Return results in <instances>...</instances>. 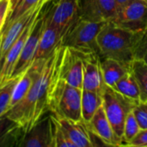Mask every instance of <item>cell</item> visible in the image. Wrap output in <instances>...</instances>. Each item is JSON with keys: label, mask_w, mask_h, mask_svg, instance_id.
<instances>
[{"label": "cell", "mask_w": 147, "mask_h": 147, "mask_svg": "<svg viewBox=\"0 0 147 147\" xmlns=\"http://www.w3.org/2000/svg\"><path fill=\"white\" fill-rule=\"evenodd\" d=\"M53 116L75 147L93 146L90 132L84 121H74L65 118L58 117L53 115Z\"/></svg>", "instance_id": "e0dca14e"}, {"label": "cell", "mask_w": 147, "mask_h": 147, "mask_svg": "<svg viewBox=\"0 0 147 147\" xmlns=\"http://www.w3.org/2000/svg\"><path fill=\"white\" fill-rule=\"evenodd\" d=\"M140 32H133L111 22H107L97 35L100 57L112 58L130 66L135 59V48Z\"/></svg>", "instance_id": "7a4b0ae2"}, {"label": "cell", "mask_w": 147, "mask_h": 147, "mask_svg": "<svg viewBox=\"0 0 147 147\" xmlns=\"http://www.w3.org/2000/svg\"><path fill=\"white\" fill-rule=\"evenodd\" d=\"M43 28H44V16H43V12L41 10L38 17L36 18L34 26L32 28V30L22 47L20 57L14 67L11 78L21 76L34 62V55L39 45V41L43 31Z\"/></svg>", "instance_id": "30bf717a"}, {"label": "cell", "mask_w": 147, "mask_h": 147, "mask_svg": "<svg viewBox=\"0 0 147 147\" xmlns=\"http://www.w3.org/2000/svg\"><path fill=\"white\" fill-rule=\"evenodd\" d=\"M83 89L102 93L105 85L101 71V57L97 53H83Z\"/></svg>", "instance_id": "4fadbf2b"}, {"label": "cell", "mask_w": 147, "mask_h": 147, "mask_svg": "<svg viewBox=\"0 0 147 147\" xmlns=\"http://www.w3.org/2000/svg\"><path fill=\"white\" fill-rule=\"evenodd\" d=\"M140 125L135 118V115L134 112L132 111L127 115L125 124H124V129H123V136H122V141L123 145L126 146L127 143H129L140 131Z\"/></svg>", "instance_id": "d4e9b609"}, {"label": "cell", "mask_w": 147, "mask_h": 147, "mask_svg": "<svg viewBox=\"0 0 147 147\" xmlns=\"http://www.w3.org/2000/svg\"><path fill=\"white\" fill-rule=\"evenodd\" d=\"M119 7L115 0H79V17L93 22H110Z\"/></svg>", "instance_id": "ba28073f"}, {"label": "cell", "mask_w": 147, "mask_h": 147, "mask_svg": "<svg viewBox=\"0 0 147 147\" xmlns=\"http://www.w3.org/2000/svg\"><path fill=\"white\" fill-rule=\"evenodd\" d=\"M51 114V113H50ZM53 120V147H75L70 141L63 129L56 121L53 115L51 114Z\"/></svg>", "instance_id": "484cf974"}, {"label": "cell", "mask_w": 147, "mask_h": 147, "mask_svg": "<svg viewBox=\"0 0 147 147\" xmlns=\"http://www.w3.org/2000/svg\"><path fill=\"white\" fill-rule=\"evenodd\" d=\"M135 59H143L147 63V29L140 34L135 48Z\"/></svg>", "instance_id": "4316f807"}, {"label": "cell", "mask_w": 147, "mask_h": 147, "mask_svg": "<svg viewBox=\"0 0 147 147\" xmlns=\"http://www.w3.org/2000/svg\"><path fill=\"white\" fill-rule=\"evenodd\" d=\"M83 59L80 52L64 47L59 78L76 88L83 89Z\"/></svg>", "instance_id": "8fae6325"}, {"label": "cell", "mask_w": 147, "mask_h": 147, "mask_svg": "<svg viewBox=\"0 0 147 147\" xmlns=\"http://www.w3.org/2000/svg\"><path fill=\"white\" fill-rule=\"evenodd\" d=\"M33 83V75H32V71L30 70V68L28 67L25 72H23L17 83L16 84L13 92H12V96H11V99H10V106L9 109L13 106H15L16 103H18L20 101H22L27 95V93L28 92V90L31 88Z\"/></svg>", "instance_id": "44dd1931"}, {"label": "cell", "mask_w": 147, "mask_h": 147, "mask_svg": "<svg viewBox=\"0 0 147 147\" xmlns=\"http://www.w3.org/2000/svg\"><path fill=\"white\" fill-rule=\"evenodd\" d=\"M62 33L57 28L48 23L44 17V28L34 55V61L37 59H47L59 46L62 45Z\"/></svg>", "instance_id": "9a60e30c"}, {"label": "cell", "mask_w": 147, "mask_h": 147, "mask_svg": "<svg viewBox=\"0 0 147 147\" xmlns=\"http://www.w3.org/2000/svg\"><path fill=\"white\" fill-rule=\"evenodd\" d=\"M44 7H37L26 12L2 29V36L0 40V71L3 65L6 54L9 48L19 38L29 22L38 16Z\"/></svg>", "instance_id": "9c48e42d"}, {"label": "cell", "mask_w": 147, "mask_h": 147, "mask_svg": "<svg viewBox=\"0 0 147 147\" xmlns=\"http://www.w3.org/2000/svg\"><path fill=\"white\" fill-rule=\"evenodd\" d=\"M82 89L67 84L59 76L48 94V110L55 116L74 121H83L81 115Z\"/></svg>", "instance_id": "3957f363"}, {"label": "cell", "mask_w": 147, "mask_h": 147, "mask_svg": "<svg viewBox=\"0 0 147 147\" xmlns=\"http://www.w3.org/2000/svg\"><path fill=\"white\" fill-rule=\"evenodd\" d=\"M116 2H117V3L119 4V6H121V5H123L125 3H127L128 0H115Z\"/></svg>", "instance_id": "d6a6232c"}, {"label": "cell", "mask_w": 147, "mask_h": 147, "mask_svg": "<svg viewBox=\"0 0 147 147\" xmlns=\"http://www.w3.org/2000/svg\"><path fill=\"white\" fill-rule=\"evenodd\" d=\"M21 147L53 146V120L47 113L26 132Z\"/></svg>", "instance_id": "5bb4252c"}, {"label": "cell", "mask_w": 147, "mask_h": 147, "mask_svg": "<svg viewBox=\"0 0 147 147\" xmlns=\"http://www.w3.org/2000/svg\"><path fill=\"white\" fill-rule=\"evenodd\" d=\"M140 92V102H147V63L143 59H134L130 65Z\"/></svg>", "instance_id": "7402d4cb"}, {"label": "cell", "mask_w": 147, "mask_h": 147, "mask_svg": "<svg viewBox=\"0 0 147 147\" xmlns=\"http://www.w3.org/2000/svg\"><path fill=\"white\" fill-rule=\"evenodd\" d=\"M37 17L38 16H36L34 19H33L29 22V24L26 27L24 31L22 33V34L19 36V38L16 40V42L12 45V47L9 48V52L7 53L3 65L0 71V85L3 84L5 82H7L9 79H10L14 67L20 57L22 47H23L30 32L32 30V28H33L34 23Z\"/></svg>", "instance_id": "2e32d148"}, {"label": "cell", "mask_w": 147, "mask_h": 147, "mask_svg": "<svg viewBox=\"0 0 147 147\" xmlns=\"http://www.w3.org/2000/svg\"><path fill=\"white\" fill-rule=\"evenodd\" d=\"M101 71L104 84L113 87L116 82L131 71L130 66L112 58H101Z\"/></svg>", "instance_id": "ac0fdd59"}, {"label": "cell", "mask_w": 147, "mask_h": 147, "mask_svg": "<svg viewBox=\"0 0 147 147\" xmlns=\"http://www.w3.org/2000/svg\"><path fill=\"white\" fill-rule=\"evenodd\" d=\"M64 46H59L47 59L34 60L29 66L33 83L26 96L11 107L5 115L26 132L38 122L48 110V94L59 69Z\"/></svg>", "instance_id": "6da1fadb"}, {"label": "cell", "mask_w": 147, "mask_h": 147, "mask_svg": "<svg viewBox=\"0 0 147 147\" xmlns=\"http://www.w3.org/2000/svg\"><path fill=\"white\" fill-rule=\"evenodd\" d=\"M140 129H147V102H140L133 110Z\"/></svg>", "instance_id": "83f0119b"}, {"label": "cell", "mask_w": 147, "mask_h": 147, "mask_svg": "<svg viewBox=\"0 0 147 147\" xmlns=\"http://www.w3.org/2000/svg\"><path fill=\"white\" fill-rule=\"evenodd\" d=\"M23 1L24 0H9V11H8L7 17H9L13 12H15L17 9L20 7V5L23 3Z\"/></svg>", "instance_id": "1f68e13d"}, {"label": "cell", "mask_w": 147, "mask_h": 147, "mask_svg": "<svg viewBox=\"0 0 147 147\" xmlns=\"http://www.w3.org/2000/svg\"><path fill=\"white\" fill-rule=\"evenodd\" d=\"M9 0H0V32L4 25L9 11Z\"/></svg>", "instance_id": "4dcf8cb0"}, {"label": "cell", "mask_w": 147, "mask_h": 147, "mask_svg": "<svg viewBox=\"0 0 147 147\" xmlns=\"http://www.w3.org/2000/svg\"><path fill=\"white\" fill-rule=\"evenodd\" d=\"M102 97L105 114L115 133L122 140L125 121L139 102L124 96L107 84L102 89Z\"/></svg>", "instance_id": "5b68a950"}, {"label": "cell", "mask_w": 147, "mask_h": 147, "mask_svg": "<svg viewBox=\"0 0 147 147\" xmlns=\"http://www.w3.org/2000/svg\"><path fill=\"white\" fill-rule=\"evenodd\" d=\"M20 76L11 78L3 84L0 85V116L4 115L9 109L12 92Z\"/></svg>", "instance_id": "603a6c76"}, {"label": "cell", "mask_w": 147, "mask_h": 147, "mask_svg": "<svg viewBox=\"0 0 147 147\" xmlns=\"http://www.w3.org/2000/svg\"><path fill=\"white\" fill-rule=\"evenodd\" d=\"M102 105V93L82 90L81 97V115L82 121L88 123L96 112V110Z\"/></svg>", "instance_id": "d6986e66"}, {"label": "cell", "mask_w": 147, "mask_h": 147, "mask_svg": "<svg viewBox=\"0 0 147 147\" xmlns=\"http://www.w3.org/2000/svg\"><path fill=\"white\" fill-rule=\"evenodd\" d=\"M107 22H93L78 18L68 29L62 40V46L83 53H97V35Z\"/></svg>", "instance_id": "277c9868"}, {"label": "cell", "mask_w": 147, "mask_h": 147, "mask_svg": "<svg viewBox=\"0 0 147 147\" xmlns=\"http://www.w3.org/2000/svg\"><path fill=\"white\" fill-rule=\"evenodd\" d=\"M125 146L147 147V129H141L140 133Z\"/></svg>", "instance_id": "f546056e"}, {"label": "cell", "mask_w": 147, "mask_h": 147, "mask_svg": "<svg viewBox=\"0 0 147 147\" xmlns=\"http://www.w3.org/2000/svg\"><path fill=\"white\" fill-rule=\"evenodd\" d=\"M50 1H52V0H24L23 3L20 5V7L15 12H13L9 17L6 18L3 28L7 27L11 22H13L14 20H16V18L21 16L22 15L25 14L26 12H28L33 9H35L37 7H44Z\"/></svg>", "instance_id": "cb8c5ba5"}, {"label": "cell", "mask_w": 147, "mask_h": 147, "mask_svg": "<svg viewBox=\"0 0 147 147\" xmlns=\"http://www.w3.org/2000/svg\"><path fill=\"white\" fill-rule=\"evenodd\" d=\"M112 88L127 98L139 102H140V88L132 71L128 72L118 82H116Z\"/></svg>", "instance_id": "ffe728a7"}, {"label": "cell", "mask_w": 147, "mask_h": 147, "mask_svg": "<svg viewBox=\"0 0 147 147\" xmlns=\"http://www.w3.org/2000/svg\"><path fill=\"white\" fill-rule=\"evenodd\" d=\"M17 126L18 124L9 119L5 114L0 116V147H2L3 142L7 134Z\"/></svg>", "instance_id": "f1b7e54d"}, {"label": "cell", "mask_w": 147, "mask_h": 147, "mask_svg": "<svg viewBox=\"0 0 147 147\" xmlns=\"http://www.w3.org/2000/svg\"><path fill=\"white\" fill-rule=\"evenodd\" d=\"M0 40H1V38H0Z\"/></svg>", "instance_id": "e575fe53"}, {"label": "cell", "mask_w": 147, "mask_h": 147, "mask_svg": "<svg viewBox=\"0 0 147 147\" xmlns=\"http://www.w3.org/2000/svg\"><path fill=\"white\" fill-rule=\"evenodd\" d=\"M43 8L46 21L64 35L79 18V0H52Z\"/></svg>", "instance_id": "8992f818"}, {"label": "cell", "mask_w": 147, "mask_h": 147, "mask_svg": "<svg viewBox=\"0 0 147 147\" xmlns=\"http://www.w3.org/2000/svg\"><path fill=\"white\" fill-rule=\"evenodd\" d=\"M1 36H2V30H1V32H0V38H1Z\"/></svg>", "instance_id": "836d02e7"}, {"label": "cell", "mask_w": 147, "mask_h": 147, "mask_svg": "<svg viewBox=\"0 0 147 147\" xmlns=\"http://www.w3.org/2000/svg\"><path fill=\"white\" fill-rule=\"evenodd\" d=\"M89 132L94 136L97 137L103 142L105 146H121L123 141L115 133L102 105L96 110L92 119L85 123Z\"/></svg>", "instance_id": "7c38bea8"}, {"label": "cell", "mask_w": 147, "mask_h": 147, "mask_svg": "<svg viewBox=\"0 0 147 147\" xmlns=\"http://www.w3.org/2000/svg\"><path fill=\"white\" fill-rule=\"evenodd\" d=\"M111 22L133 32L147 29V0H128L119 7Z\"/></svg>", "instance_id": "52a82bcc"}]
</instances>
